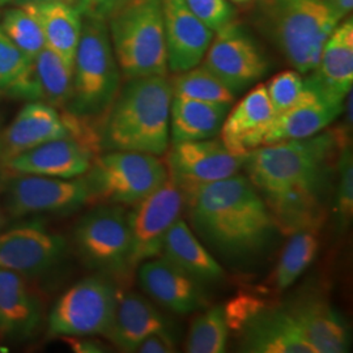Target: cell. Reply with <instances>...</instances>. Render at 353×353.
<instances>
[{
  "label": "cell",
  "instance_id": "ab89813d",
  "mask_svg": "<svg viewBox=\"0 0 353 353\" xmlns=\"http://www.w3.org/2000/svg\"><path fill=\"white\" fill-rule=\"evenodd\" d=\"M61 339L65 341L74 352L100 353L106 351L100 341H93L89 336H62Z\"/></svg>",
  "mask_w": 353,
  "mask_h": 353
},
{
  "label": "cell",
  "instance_id": "4dcf8cb0",
  "mask_svg": "<svg viewBox=\"0 0 353 353\" xmlns=\"http://www.w3.org/2000/svg\"><path fill=\"white\" fill-rule=\"evenodd\" d=\"M170 81L173 97L232 105L236 94L204 65L174 74Z\"/></svg>",
  "mask_w": 353,
  "mask_h": 353
},
{
  "label": "cell",
  "instance_id": "6da1fadb",
  "mask_svg": "<svg viewBox=\"0 0 353 353\" xmlns=\"http://www.w3.org/2000/svg\"><path fill=\"white\" fill-rule=\"evenodd\" d=\"M347 125L305 139L261 145L243 157L242 169L272 214L279 233L318 232L332 202Z\"/></svg>",
  "mask_w": 353,
  "mask_h": 353
},
{
  "label": "cell",
  "instance_id": "8fae6325",
  "mask_svg": "<svg viewBox=\"0 0 353 353\" xmlns=\"http://www.w3.org/2000/svg\"><path fill=\"white\" fill-rule=\"evenodd\" d=\"M183 208L185 196L170 178L148 196L132 204V210L127 212L131 234L130 265L132 271L140 263L161 254L165 236L181 217Z\"/></svg>",
  "mask_w": 353,
  "mask_h": 353
},
{
  "label": "cell",
  "instance_id": "f1b7e54d",
  "mask_svg": "<svg viewBox=\"0 0 353 353\" xmlns=\"http://www.w3.org/2000/svg\"><path fill=\"white\" fill-rule=\"evenodd\" d=\"M32 70L39 101L57 110H64L72 96L74 70L49 46L38 52L32 62Z\"/></svg>",
  "mask_w": 353,
  "mask_h": 353
},
{
  "label": "cell",
  "instance_id": "8992f818",
  "mask_svg": "<svg viewBox=\"0 0 353 353\" xmlns=\"http://www.w3.org/2000/svg\"><path fill=\"white\" fill-rule=\"evenodd\" d=\"M88 203L132 205L164 185L168 169L159 156L108 151L92 159L84 174Z\"/></svg>",
  "mask_w": 353,
  "mask_h": 353
},
{
  "label": "cell",
  "instance_id": "b9f144b4",
  "mask_svg": "<svg viewBox=\"0 0 353 353\" xmlns=\"http://www.w3.org/2000/svg\"><path fill=\"white\" fill-rule=\"evenodd\" d=\"M6 221H7V219H6V212L3 211L1 204H0V232H1V229L4 228V225H6Z\"/></svg>",
  "mask_w": 353,
  "mask_h": 353
},
{
  "label": "cell",
  "instance_id": "ffe728a7",
  "mask_svg": "<svg viewBox=\"0 0 353 353\" xmlns=\"http://www.w3.org/2000/svg\"><path fill=\"white\" fill-rule=\"evenodd\" d=\"M275 118L265 84L252 89L232 112L221 127V141L228 151L241 157L263 145L267 131Z\"/></svg>",
  "mask_w": 353,
  "mask_h": 353
},
{
  "label": "cell",
  "instance_id": "7bdbcfd3",
  "mask_svg": "<svg viewBox=\"0 0 353 353\" xmlns=\"http://www.w3.org/2000/svg\"><path fill=\"white\" fill-rule=\"evenodd\" d=\"M43 1H52V0H24V3H43ZM68 1V0H65Z\"/></svg>",
  "mask_w": 353,
  "mask_h": 353
},
{
  "label": "cell",
  "instance_id": "9c48e42d",
  "mask_svg": "<svg viewBox=\"0 0 353 353\" xmlns=\"http://www.w3.org/2000/svg\"><path fill=\"white\" fill-rule=\"evenodd\" d=\"M75 245L90 268L130 276L131 234L127 211L122 205L103 204L85 214L76 227Z\"/></svg>",
  "mask_w": 353,
  "mask_h": 353
},
{
  "label": "cell",
  "instance_id": "1f68e13d",
  "mask_svg": "<svg viewBox=\"0 0 353 353\" xmlns=\"http://www.w3.org/2000/svg\"><path fill=\"white\" fill-rule=\"evenodd\" d=\"M229 327L224 306H214L194 319L186 341L189 353L225 352Z\"/></svg>",
  "mask_w": 353,
  "mask_h": 353
},
{
  "label": "cell",
  "instance_id": "5b68a950",
  "mask_svg": "<svg viewBox=\"0 0 353 353\" xmlns=\"http://www.w3.org/2000/svg\"><path fill=\"white\" fill-rule=\"evenodd\" d=\"M119 77L105 20L87 17L76 49L72 96L64 110L99 121L118 94Z\"/></svg>",
  "mask_w": 353,
  "mask_h": 353
},
{
  "label": "cell",
  "instance_id": "277c9868",
  "mask_svg": "<svg viewBox=\"0 0 353 353\" xmlns=\"http://www.w3.org/2000/svg\"><path fill=\"white\" fill-rule=\"evenodd\" d=\"M106 19L117 63L127 80L168 75L161 0H122Z\"/></svg>",
  "mask_w": 353,
  "mask_h": 353
},
{
  "label": "cell",
  "instance_id": "e0dca14e",
  "mask_svg": "<svg viewBox=\"0 0 353 353\" xmlns=\"http://www.w3.org/2000/svg\"><path fill=\"white\" fill-rule=\"evenodd\" d=\"M140 287L152 300L176 314H190L208 303L202 283L190 276L165 256L138 265Z\"/></svg>",
  "mask_w": 353,
  "mask_h": 353
},
{
  "label": "cell",
  "instance_id": "d4e9b609",
  "mask_svg": "<svg viewBox=\"0 0 353 353\" xmlns=\"http://www.w3.org/2000/svg\"><path fill=\"white\" fill-rule=\"evenodd\" d=\"M21 7L37 19L46 46L55 51L74 70L76 49L83 28L81 13L77 7L65 0L23 3Z\"/></svg>",
  "mask_w": 353,
  "mask_h": 353
},
{
  "label": "cell",
  "instance_id": "9a60e30c",
  "mask_svg": "<svg viewBox=\"0 0 353 353\" xmlns=\"http://www.w3.org/2000/svg\"><path fill=\"white\" fill-rule=\"evenodd\" d=\"M67 243L62 236L41 225H24L0 232V268L21 276H39L63 259Z\"/></svg>",
  "mask_w": 353,
  "mask_h": 353
},
{
  "label": "cell",
  "instance_id": "74e56055",
  "mask_svg": "<svg viewBox=\"0 0 353 353\" xmlns=\"http://www.w3.org/2000/svg\"><path fill=\"white\" fill-rule=\"evenodd\" d=\"M135 352L170 353L176 352V339L170 330L154 332L140 343Z\"/></svg>",
  "mask_w": 353,
  "mask_h": 353
},
{
  "label": "cell",
  "instance_id": "8d00e7d4",
  "mask_svg": "<svg viewBox=\"0 0 353 353\" xmlns=\"http://www.w3.org/2000/svg\"><path fill=\"white\" fill-rule=\"evenodd\" d=\"M190 11L210 29L217 32L232 21L234 10L228 0H183Z\"/></svg>",
  "mask_w": 353,
  "mask_h": 353
},
{
  "label": "cell",
  "instance_id": "ee69618b",
  "mask_svg": "<svg viewBox=\"0 0 353 353\" xmlns=\"http://www.w3.org/2000/svg\"><path fill=\"white\" fill-rule=\"evenodd\" d=\"M8 1H10V0H0V7H1V6H4V4H7Z\"/></svg>",
  "mask_w": 353,
  "mask_h": 353
},
{
  "label": "cell",
  "instance_id": "603a6c76",
  "mask_svg": "<svg viewBox=\"0 0 353 353\" xmlns=\"http://www.w3.org/2000/svg\"><path fill=\"white\" fill-rule=\"evenodd\" d=\"M70 137L61 113L42 101H32L14 117L1 139L3 163L50 140Z\"/></svg>",
  "mask_w": 353,
  "mask_h": 353
},
{
  "label": "cell",
  "instance_id": "52a82bcc",
  "mask_svg": "<svg viewBox=\"0 0 353 353\" xmlns=\"http://www.w3.org/2000/svg\"><path fill=\"white\" fill-rule=\"evenodd\" d=\"M228 327L239 335L241 352L316 353L285 305L240 296L224 306Z\"/></svg>",
  "mask_w": 353,
  "mask_h": 353
},
{
  "label": "cell",
  "instance_id": "ac0fdd59",
  "mask_svg": "<svg viewBox=\"0 0 353 353\" xmlns=\"http://www.w3.org/2000/svg\"><path fill=\"white\" fill-rule=\"evenodd\" d=\"M168 70L179 74L202 63L214 32L183 0H161Z\"/></svg>",
  "mask_w": 353,
  "mask_h": 353
},
{
  "label": "cell",
  "instance_id": "7c38bea8",
  "mask_svg": "<svg viewBox=\"0 0 353 353\" xmlns=\"http://www.w3.org/2000/svg\"><path fill=\"white\" fill-rule=\"evenodd\" d=\"M168 176L188 198L205 185L240 173L243 157L228 151L220 139L173 143L165 152Z\"/></svg>",
  "mask_w": 353,
  "mask_h": 353
},
{
  "label": "cell",
  "instance_id": "60d3db41",
  "mask_svg": "<svg viewBox=\"0 0 353 353\" xmlns=\"http://www.w3.org/2000/svg\"><path fill=\"white\" fill-rule=\"evenodd\" d=\"M328 6L341 14L343 19L348 16V13L352 12L353 0H325Z\"/></svg>",
  "mask_w": 353,
  "mask_h": 353
},
{
  "label": "cell",
  "instance_id": "f6af8a7d",
  "mask_svg": "<svg viewBox=\"0 0 353 353\" xmlns=\"http://www.w3.org/2000/svg\"><path fill=\"white\" fill-rule=\"evenodd\" d=\"M234 3H245V1H249V0H232Z\"/></svg>",
  "mask_w": 353,
  "mask_h": 353
},
{
  "label": "cell",
  "instance_id": "d6986e66",
  "mask_svg": "<svg viewBox=\"0 0 353 353\" xmlns=\"http://www.w3.org/2000/svg\"><path fill=\"white\" fill-rule=\"evenodd\" d=\"M94 154L77 140L65 137L50 140L6 161V169L16 176H45L71 179L84 176Z\"/></svg>",
  "mask_w": 353,
  "mask_h": 353
},
{
  "label": "cell",
  "instance_id": "bcb514c9",
  "mask_svg": "<svg viewBox=\"0 0 353 353\" xmlns=\"http://www.w3.org/2000/svg\"><path fill=\"white\" fill-rule=\"evenodd\" d=\"M0 154H1V139H0Z\"/></svg>",
  "mask_w": 353,
  "mask_h": 353
},
{
  "label": "cell",
  "instance_id": "5bb4252c",
  "mask_svg": "<svg viewBox=\"0 0 353 353\" xmlns=\"http://www.w3.org/2000/svg\"><path fill=\"white\" fill-rule=\"evenodd\" d=\"M202 62L234 94L261 80L268 71L263 52L232 21L216 32Z\"/></svg>",
  "mask_w": 353,
  "mask_h": 353
},
{
  "label": "cell",
  "instance_id": "4fadbf2b",
  "mask_svg": "<svg viewBox=\"0 0 353 353\" xmlns=\"http://www.w3.org/2000/svg\"><path fill=\"white\" fill-rule=\"evenodd\" d=\"M89 201L84 176L71 179L45 176H17L4 190L6 212L12 217L34 214H65Z\"/></svg>",
  "mask_w": 353,
  "mask_h": 353
},
{
  "label": "cell",
  "instance_id": "f546056e",
  "mask_svg": "<svg viewBox=\"0 0 353 353\" xmlns=\"http://www.w3.org/2000/svg\"><path fill=\"white\" fill-rule=\"evenodd\" d=\"M316 233L313 230H299L290 234L272 274V285L275 290L283 292L290 288L313 263L319 250Z\"/></svg>",
  "mask_w": 353,
  "mask_h": 353
},
{
  "label": "cell",
  "instance_id": "ba28073f",
  "mask_svg": "<svg viewBox=\"0 0 353 353\" xmlns=\"http://www.w3.org/2000/svg\"><path fill=\"white\" fill-rule=\"evenodd\" d=\"M343 20L325 0H285L275 16V41L301 75L316 68L334 29Z\"/></svg>",
  "mask_w": 353,
  "mask_h": 353
},
{
  "label": "cell",
  "instance_id": "30bf717a",
  "mask_svg": "<svg viewBox=\"0 0 353 353\" xmlns=\"http://www.w3.org/2000/svg\"><path fill=\"white\" fill-rule=\"evenodd\" d=\"M117 287L105 278H87L57 301L49 316L50 336L105 335L113 321Z\"/></svg>",
  "mask_w": 353,
  "mask_h": 353
},
{
  "label": "cell",
  "instance_id": "2e32d148",
  "mask_svg": "<svg viewBox=\"0 0 353 353\" xmlns=\"http://www.w3.org/2000/svg\"><path fill=\"white\" fill-rule=\"evenodd\" d=\"M343 103L332 100L307 75L303 79V92L297 101L274 118L263 145L316 135L335 122L344 109Z\"/></svg>",
  "mask_w": 353,
  "mask_h": 353
},
{
  "label": "cell",
  "instance_id": "7402d4cb",
  "mask_svg": "<svg viewBox=\"0 0 353 353\" xmlns=\"http://www.w3.org/2000/svg\"><path fill=\"white\" fill-rule=\"evenodd\" d=\"M165 330H172L170 322L147 297L117 288L113 321L105 334L117 348L135 352L147 336Z\"/></svg>",
  "mask_w": 353,
  "mask_h": 353
},
{
  "label": "cell",
  "instance_id": "3957f363",
  "mask_svg": "<svg viewBox=\"0 0 353 353\" xmlns=\"http://www.w3.org/2000/svg\"><path fill=\"white\" fill-rule=\"evenodd\" d=\"M172 100L166 76L130 79L103 119L102 150L165 154L170 144Z\"/></svg>",
  "mask_w": 353,
  "mask_h": 353
},
{
  "label": "cell",
  "instance_id": "e575fe53",
  "mask_svg": "<svg viewBox=\"0 0 353 353\" xmlns=\"http://www.w3.org/2000/svg\"><path fill=\"white\" fill-rule=\"evenodd\" d=\"M32 61L0 26V90L11 93L30 68Z\"/></svg>",
  "mask_w": 353,
  "mask_h": 353
},
{
  "label": "cell",
  "instance_id": "836d02e7",
  "mask_svg": "<svg viewBox=\"0 0 353 353\" xmlns=\"http://www.w3.org/2000/svg\"><path fill=\"white\" fill-rule=\"evenodd\" d=\"M334 212L338 216L339 227L345 229L353 216V157L351 144L343 148L338 164V174L334 189Z\"/></svg>",
  "mask_w": 353,
  "mask_h": 353
},
{
  "label": "cell",
  "instance_id": "83f0119b",
  "mask_svg": "<svg viewBox=\"0 0 353 353\" xmlns=\"http://www.w3.org/2000/svg\"><path fill=\"white\" fill-rule=\"evenodd\" d=\"M230 106L173 97L170 105L172 143L214 139L220 135Z\"/></svg>",
  "mask_w": 353,
  "mask_h": 353
},
{
  "label": "cell",
  "instance_id": "cb8c5ba5",
  "mask_svg": "<svg viewBox=\"0 0 353 353\" xmlns=\"http://www.w3.org/2000/svg\"><path fill=\"white\" fill-rule=\"evenodd\" d=\"M332 100L344 102L352 90L353 23L345 20L334 29L322 50L319 63L309 74Z\"/></svg>",
  "mask_w": 353,
  "mask_h": 353
},
{
  "label": "cell",
  "instance_id": "d6a6232c",
  "mask_svg": "<svg viewBox=\"0 0 353 353\" xmlns=\"http://www.w3.org/2000/svg\"><path fill=\"white\" fill-rule=\"evenodd\" d=\"M1 29L30 61H33L38 52L46 46L45 36L37 19L23 7L13 8L6 13Z\"/></svg>",
  "mask_w": 353,
  "mask_h": 353
},
{
  "label": "cell",
  "instance_id": "484cf974",
  "mask_svg": "<svg viewBox=\"0 0 353 353\" xmlns=\"http://www.w3.org/2000/svg\"><path fill=\"white\" fill-rule=\"evenodd\" d=\"M161 254L201 283H214L224 278L223 267L182 219H178L168 230Z\"/></svg>",
  "mask_w": 353,
  "mask_h": 353
},
{
  "label": "cell",
  "instance_id": "7a4b0ae2",
  "mask_svg": "<svg viewBox=\"0 0 353 353\" xmlns=\"http://www.w3.org/2000/svg\"><path fill=\"white\" fill-rule=\"evenodd\" d=\"M185 207L198 237L232 261L265 252L279 233L265 201L240 173L196 190L185 198Z\"/></svg>",
  "mask_w": 353,
  "mask_h": 353
},
{
  "label": "cell",
  "instance_id": "44dd1931",
  "mask_svg": "<svg viewBox=\"0 0 353 353\" xmlns=\"http://www.w3.org/2000/svg\"><path fill=\"white\" fill-rule=\"evenodd\" d=\"M316 353H345L351 335L345 321L326 299L303 294L285 305Z\"/></svg>",
  "mask_w": 353,
  "mask_h": 353
},
{
  "label": "cell",
  "instance_id": "4316f807",
  "mask_svg": "<svg viewBox=\"0 0 353 353\" xmlns=\"http://www.w3.org/2000/svg\"><path fill=\"white\" fill-rule=\"evenodd\" d=\"M41 309L26 279L0 268V332L11 338H26L39 325Z\"/></svg>",
  "mask_w": 353,
  "mask_h": 353
},
{
  "label": "cell",
  "instance_id": "f35d334b",
  "mask_svg": "<svg viewBox=\"0 0 353 353\" xmlns=\"http://www.w3.org/2000/svg\"><path fill=\"white\" fill-rule=\"evenodd\" d=\"M122 0H80L77 10L81 16L105 20Z\"/></svg>",
  "mask_w": 353,
  "mask_h": 353
},
{
  "label": "cell",
  "instance_id": "d590c367",
  "mask_svg": "<svg viewBox=\"0 0 353 353\" xmlns=\"http://www.w3.org/2000/svg\"><path fill=\"white\" fill-rule=\"evenodd\" d=\"M265 87L276 117L290 109L300 97L303 88V76L296 70L283 71L274 76Z\"/></svg>",
  "mask_w": 353,
  "mask_h": 353
}]
</instances>
